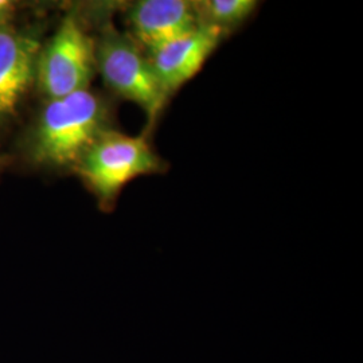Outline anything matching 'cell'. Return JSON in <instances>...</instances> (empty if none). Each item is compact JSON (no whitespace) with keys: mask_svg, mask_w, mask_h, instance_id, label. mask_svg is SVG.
Segmentation results:
<instances>
[{"mask_svg":"<svg viewBox=\"0 0 363 363\" xmlns=\"http://www.w3.org/2000/svg\"><path fill=\"white\" fill-rule=\"evenodd\" d=\"M109 130V109L89 89L49 100L33 132L30 154L39 164L74 169Z\"/></svg>","mask_w":363,"mask_h":363,"instance_id":"1","label":"cell"},{"mask_svg":"<svg viewBox=\"0 0 363 363\" xmlns=\"http://www.w3.org/2000/svg\"><path fill=\"white\" fill-rule=\"evenodd\" d=\"M166 169L167 163L154 150L147 133L130 136L115 130H106L74 167L105 208H112L130 182Z\"/></svg>","mask_w":363,"mask_h":363,"instance_id":"2","label":"cell"},{"mask_svg":"<svg viewBox=\"0 0 363 363\" xmlns=\"http://www.w3.org/2000/svg\"><path fill=\"white\" fill-rule=\"evenodd\" d=\"M96 69L111 91L143 109L152 130L167 101L143 49L130 35L106 26L96 42Z\"/></svg>","mask_w":363,"mask_h":363,"instance_id":"3","label":"cell"},{"mask_svg":"<svg viewBox=\"0 0 363 363\" xmlns=\"http://www.w3.org/2000/svg\"><path fill=\"white\" fill-rule=\"evenodd\" d=\"M96 70V40L77 16H66L39 52L35 70L39 91L49 100L86 91Z\"/></svg>","mask_w":363,"mask_h":363,"instance_id":"4","label":"cell"},{"mask_svg":"<svg viewBox=\"0 0 363 363\" xmlns=\"http://www.w3.org/2000/svg\"><path fill=\"white\" fill-rule=\"evenodd\" d=\"M226 37L223 31L216 27L201 25L193 33L156 50L145 52L167 104L182 86L202 70Z\"/></svg>","mask_w":363,"mask_h":363,"instance_id":"5","label":"cell"},{"mask_svg":"<svg viewBox=\"0 0 363 363\" xmlns=\"http://www.w3.org/2000/svg\"><path fill=\"white\" fill-rule=\"evenodd\" d=\"M130 37L144 52L156 50L195 31L199 25L194 1L140 0L127 13Z\"/></svg>","mask_w":363,"mask_h":363,"instance_id":"6","label":"cell"},{"mask_svg":"<svg viewBox=\"0 0 363 363\" xmlns=\"http://www.w3.org/2000/svg\"><path fill=\"white\" fill-rule=\"evenodd\" d=\"M38 39L0 27V117L11 116L35 79Z\"/></svg>","mask_w":363,"mask_h":363,"instance_id":"7","label":"cell"},{"mask_svg":"<svg viewBox=\"0 0 363 363\" xmlns=\"http://www.w3.org/2000/svg\"><path fill=\"white\" fill-rule=\"evenodd\" d=\"M199 25L216 27L226 35L244 25L259 7L255 0H198L194 1Z\"/></svg>","mask_w":363,"mask_h":363,"instance_id":"8","label":"cell"},{"mask_svg":"<svg viewBox=\"0 0 363 363\" xmlns=\"http://www.w3.org/2000/svg\"><path fill=\"white\" fill-rule=\"evenodd\" d=\"M11 7V4L9 1H4V0H0V27L3 26V21H4V16L7 13V10Z\"/></svg>","mask_w":363,"mask_h":363,"instance_id":"9","label":"cell"}]
</instances>
